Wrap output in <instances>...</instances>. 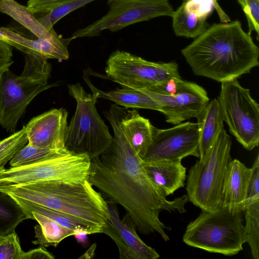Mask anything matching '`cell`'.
I'll list each match as a JSON object with an SVG mask.
<instances>
[{"label": "cell", "instance_id": "obj_1", "mask_svg": "<svg viewBox=\"0 0 259 259\" xmlns=\"http://www.w3.org/2000/svg\"><path fill=\"white\" fill-rule=\"evenodd\" d=\"M126 109L116 104L103 112L113 131L109 147L91 160L88 181L108 201L123 207L136 229L144 235L157 233L165 241L170 228L159 219L163 210L186 212L187 195L167 200L162 189L147 175L141 158L125 136L120 121Z\"/></svg>", "mask_w": 259, "mask_h": 259}, {"label": "cell", "instance_id": "obj_2", "mask_svg": "<svg viewBox=\"0 0 259 259\" xmlns=\"http://www.w3.org/2000/svg\"><path fill=\"white\" fill-rule=\"evenodd\" d=\"M181 53L194 74L220 82L259 65V49L238 20L213 24Z\"/></svg>", "mask_w": 259, "mask_h": 259}, {"label": "cell", "instance_id": "obj_3", "mask_svg": "<svg viewBox=\"0 0 259 259\" xmlns=\"http://www.w3.org/2000/svg\"><path fill=\"white\" fill-rule=\"evenodd\" d=\"M0 191L64 213L101 233L109 218L107 200L85 180L79 183L41 182L0 185Z\"/></svg>", "mask_w": 259, "mask_h": 259}, {"label": "cell", "instance_id": "obj_4", "mask_svg": "<svg viewBox=\"0 0 259 259\" xmlns=\"http://www.w3.org/2000/svg\"><path fill=\"white\" fill-rule=\"evenodd\" d=\"M24 62L20 75L10 69L0 73V125L12 134L33 99L55 85L48 83L51 65L48 60L25 55Z\"/></svg>", "mask_w": 259, "mask_h": 259}, {"label": "cell", "instance_id": "obj_5", "mask_svg": "<svg viewBox=\"0 0 259 259\" xmlns=\"http://www.w3.org/2000/svg\"><path fill=\"white\" fill-rule=\"evenodd\" d=\"M231 138L223 128L205 153L189 170L186 190L188 201L201 210L215 211L231 156Z\"/></svg>", "mask_w": 259, "mask_h": 259}, {"label": "cell", "instance_id": "obj_6", "mask_svg": "<svg viewBox=\"0 0 259 259\" xmlns=\"http://www.w3.org/2000/svg\"><path fill=\"white\" fill-rule=\"evenodd\" d=\"M242 211L220 207L215 211L202 210L187 226L183 237L188 246L206 251L232 256L243 249Z\"/></svg>", "mask_w": 259, "mask_h": 259}, {"label": "cell", "instance_id": "obj_7", "mask_svg": "<svg viewBox=\"0 0 259 259\" xmlns=\"http://www.w3.org/2000/svg\"><path fill=\"white\" fill-rule=\"evenodd\" d=\"M68 90L76 102V108L68 125L65 148L76 154L85 155L92 160L109 147L113 136L97 112V94L87 93L78 82L68 84Z\"/></svg>", "mask_w": 259, "mask_h": 259}, {"label": "cell", "instance_id": "obj_8", "mask_svg": "<svg viewBox=\"0 0 259 259\" xmlns=\"http://www.w3.org/2000/svg\"><path fill=\"white\" fill-rule=\"evenodd\" d=\"M91 159L66 148L33 164L5 168L0 172V185L41 182L79 183L88 180Z\"/></svg>", "mask_w": 259, "mask_h": 259}, {"label": "cell", "instance_id": "obj_9", "mask_svg": "<svg viewBox=\"0 0 259 259\" xmlns=\"http://www.w3.org/2000/svg\"><path fill=\"white\" fill-rule=\"evenodd\" d=\"M218 101L230 133L247 150L259 143V106L237 79L221 82Z\"/></svg>", "mask_w": 259, "mask_h": 259}, {"label": "cell", "instance_id": "obj_10", "mask_svg": "<svg viewBox=\"0 0 259 259\" xmlns=\"http://www.w3.org/2000/svg\"><path fill=\"white\" fill-rule=\"evenodd\" d=\"M107 77L123 88L137 90L180 78L175 62H154L127 52L116 50L109 57L105 67Z\"/></svg>", "mask_w": 259, "mask_h": 259}, {"label": "cell", "instance_id": "obj_11", "mask_svg": "<svg viewBox=\"0 0 259 259\" xmlns=\"http://www.w3.org/2000/svg\"><path fill=\"white\" fill-rule=\"evenodd\" d=\"M109 11L102 18L73 33L72 37H93L108 30L116 32L130 25L161 16L172 17L168 0H108Z\"/></svg>", "mask_w": 259, "mask_h": 259}, {"label": "cell", "instance_id": "obj_12", "mask_svg": "<svg viewBox=\"0 0 259 259\" xmlns=\"http://www.w3.org/2000/svg\"><path fill=\"white\" fill-rule=\"evenodd\" d=\"M139 91L156 102L166 121L174 125L196 118L209 103L207 93L203 88L181 77L177 79L176 90L171 94L164 92L158 85Z\"/></svg>", "mask_w": 259, "mask_h": 259}, {"label": "cell", "instance_id": "obj_13", "mask_svg": "<svg viewBox=\"0 0 259 259\" xmlns=\"http://www.w3.org/2000/svg\"><path fill=\"white\" fill-rule=\"evenodd\" d=\"M188 156L200 157L199 136L197 122L187 121L166 129L154 126L152 142L143 162L180 160Z\"/></svg>", "mask_w": 259, "mask_h": 259}, {"label": "cell", "instance_id": "obj_14", "mask_svg": "<svg viewBox=\"0 0 259 259\" xmlns=\"http://www.w3.org/2000/svg\"><path fill=\"white\" fill-rule=\"evenodd\" d=\"M110 217L101 228V233L109 236L116 244L120 259H156L159 253L144 243L126 213L121 220L116 204L107 200Z\"/></svg>", "mask_w": 259, "mask_h": 259}, {"label": "cell", "instance_id": "obj_15", "mask_svg": "<svg viewBox=\"0 0 259 259\" xmlns=\"http://www.w3.org/2000/svg\"><path fill=\"white\" fill-rule=\"evenodd\" d=\"M68 112L63 108L53 109L32 118L23 126L27 144L50 150L65 148Z\"/></svg>", "mask_w": 259, "mask_h": 259}, {"label": "cell", "instance_id": "obj_16", "mask_svg": "<svg viewBox=\"0 0 259 259\" xmlns=\"http://www.w3.org/2000/svg\"><path fill=\"white\" fill-rule=\"evenodd\" d=\"M74 39L72 36L60 41L39 38L36 36L30 38L9 26L0 27L1 40L25 55L37 56L47 60H67L69 56L67 46Z\"/></svg>", "mask_w": 259, "mask_h": 259}, {"label": "cell", "instance_id": "obj_17", "mask_svg": "<svg viewBox=\"0 0 259 259\" xmlns=\"http://www.w3.org/2000/svg\"><path fill=\"white\" fill-rule=\"evenodd\" d=\"M251 168L238 159L232 160L225 178L221 206L235 211H244Z\"/></svg>", "mask_w": 259, "mask_h": 259}, {"label": "cell", "instance_id": "obj_18", "mask_svg": "<svg viewBox=\"0 0 259 259\" xmlns=\"http://www.w3.org/2000/svg\"><path fill=\"white\" fill-rule=\"evenodd\" d=\"M143 164L149 178L166 196L184 187L186 168L181 161L162 160L143 162Z\"/></svg>", "mask_w": 259, "mask_h": 259}, {"label": "cell", "instance_id": "obj_19", "mask_svg": "<svg viewBox=\"0 0 259 259\" xmlns=\"http://www.w3.org/2000/svg\"><path fill=\"white\" fill-rule=\"evenodd\" d=\"M120 126L132 148L142 159L152 143L154 126L135 109L126 111L120 121Z\"/></svg>", "mask_w": 259, "mask_h": 259}, {"label": "cell", "instance_id": "obj_20", "mask_svg": "<svg viewBox=\"0 0 259 259\" xmlns=\"http://www.w3.org/2000/svg\"><path fill=\"white\" fill-rule=\"evenodd\" d=\"M83 78L93 93L97 94L98 98L111 101L117 105L125 108L148 109L161 112L160 106L152 98L143 92L130 88H122L105 92L96 88L84 73Z\"/></svg>", "mask_w": 259, "mask_h": 259}, {"label": "cell", "instance_id": "obj_21", "mask_svg": "<svg viewBox=\"0 0 259 259\" xmlns=\"http://www.w3.org/2000/svg\"><path fill=\"white\" fill-rule=\"evenodd\" d=\"M196 118L199 130L200 157L224 128V121L218 99L209 102Z\"/></svg>", "mask_w": 259, "mask_h": 259}, {"label": "cell", "instance_id": "obj_22", "mask_svg": "<svg viewBox=\"0 0 259 259\" xmlns=\"http://www.w3.org/2000/svg\"><path fill=\"white\" fill-rule=\"evenodd\" d=\"M0 13L10 16L39 38L55 41H60L64 38L58 35L54 29L47 30L26 7L15 0H0Z\"/></svg>", "mask_w": 259, "mask_h": 259}, {"label": "cell", "instance_id": "obj_23", "mask_svg": "<svg viewBox=\"0 0 259 259\" xmlns=\"http://www.w3.org/2000/svg\"><path fill=\"white\" fill-rule=\"evenodd\" d=\"M24 213L27 219L35 220L38 223V225L34 227L36 240L32 241L34 244L56 247L63 239L74 233L73 230L38 212L28 211Z\"/></svg>", "mask_w": 259, "mask_h": 259}, {"label": "cell", "instance_id": "obj_24", "mask_svg": "<svg viewBox=\"0 0 259 259\" xmlns=\"http://www.w3.org/2000/svg\"><path fill=\"white\" fill-rule=\"evenodd\" d=\"M171 17L173 30L178 36L195 38L208 28V18L186 8L183 3Z\"/></svg>", "mask_w": 259, "mask_h": 259}, {"label": "cell", "instance_id": "obj_25", "mask_svg": "<svg viewBox=\"0 0 259 259\" xmlns=\"http://www.w3.org/2000/svg\"><path fill=\"white\" fill-rule=\"evenodd\" d=\"M27 219L18 203L0 191V238L14 232L18 225Z\"/></svg>", "mask_w": 259, "mask_h": 259}, {"label": "cell", "instance_id": "obj_26", "mask_svg": "<svg viewBox=\"0 0 259 259\" xmlns=\"http://www.w3.org/2000/svg\"><path fill=\"white\" fill-rule=\"evenodd\" d=\"M13 198L18 203L24 212L28 211L38 212L54 219L62 225L73 230L74 232L78 230L82 229L87 231L90 235L97 233V231L92 228L64 213L23 199Z\"/></svg>", "mask_w": 259, "mask_h": 259}, {"label": "cell", "instance_id": "obj_27", "mask_svg": "<svg viewBox=\"0 0 259 259\" xmlns=\"http://www.w3.org/2000/svg\"><path fill=\"white\" fill-rule=\"evenodd\" d=\"M244 242L250 247L252 256L259 258V199L247 205L244 210Z\"/></svg>", "mask_w": 259, "mask_h": 259}, {"label": "cell", "instance_id": "obj_28", "mask_svg": "<svg viewBox=\"0 0 259 259\" xmlns=\"http://www.w3.org/2000/svg\"><path fill=\"white\" fill-rule=\"evenodd\" d=\"M28 143L24 127L0 141V172L14 156Z\"/></svg>", "mask_w": 259, "mask_h": 259}, {"label": "cell", "instance_id": "obj_29", "mask_svg": "<svg viewBox=\"0 0 259 259\" xmlns=\"http://www.w3.org/2000/svg\"><path fill=\"white\" fill-rule=\"evenodd\" d=\"M96 0H69L51 9L37 18L38 22L47 30L54 29L53 26L70 12Z\"/></svg>", "mask_w": 259, "mask_h": 259}, {"label": "cell", "instance_id": "obj_30", "mask_svg": "<svg viewBox=\"0 0 259 259\" xmlns=\"http://www.w3.org/2000/svg\"><path fill=\"white\" fill-rule=\"evenodd\" d=\"M60 150L61 149L38 148L27 144L14 156L9 164L11 167L29 165L39 162Z\"/></svg>", "mask_w": 259, "mask_h": 259}, {"label": "cell", "instance_id": "obj_31", "mask_svg": "<svg viewBox=\"0 0 259 259\" xmlns=\"http://www.w3.org/2000/svg\"><path fill=\"white\" fill-rule=\"evenodd\" d=\"M24 254L16 232L0 238V259H23Z\"/></svg>", "mask_w": 259, "mask_h": 259}, {"label": "cell", "instance_id": "obj_32", "mask_svg": "<svg viewBox=\"0 0 259 259\" xmlns=\"http://www.w3.org/2000/svg\"><path fill=\"white\" fill-rule=\"evenodd\" d=\"M246 16L248 26V33L251 34L255 31L257 40L259 37V0H237Z\"/></svg>", "mask_w": 259, "mask_h": 259}, {"label": "cell", "instance_id": "obj_33", "mask_svg": "<svg viewBox=\"0 0 259 259\" xmlns=\"http://www.w3.org/2000/svg\"><path fill=\"white\" fill-rule=\"evenodd\" d=\"M251 168L247 196L245 200V208L252 202L259 199V155L254 160Z\"/></svg>", "mask_w": 259, "mask_h": 259}, {"label": "cell", "instance_id": "obj_34", "mask_svg": "<svg viewBox=\"0 0 259 259\" xmlns=\"http://www.w3.org/2000/svg\"><path fill=\"white\" fill-rule=\"evenodd\" d=\"M69 0H28L26 7L33 14H45Z\"/></svg>", "mask_w": 259, "mask_h": 259}, {"label": "cell", "instance_id": "obj_35", "mask_svg": "<svg viewBox=\"0 0 259 259\" xmlns=\"http://www.w3.org/2000/svg\"><path fill=\"white\" fill-rule=\"evenodd\" d=\"M13 56L11 46L0 39V73L9 69L13 64Z\"/></svg>", "mask_w": 259, "mask_h": 259}, {"label": "cell", "instance_id": "obj_36", "mask_svg": "<svg viewBox=\"0 0 259 259\" xmlns=\"http://www.w3.org/2000/svg\"><path fill=\"white\" fill-rule=\"evenodd\" d=\"M55 256L42 245L38 248L24 252L23 259H54Z\"/></svg>", "mask_w": 259, "mask_h": 259}, {"label": "cell", "instance_id": "obj_37", "mask_svg": "<svg viewBox=\"0 0 259 259\" xmlns=\"http://www.w3.org/2000/svg\"><path fill=\"white\" fill-rule=\"evenodd\" d=\"M220 1V0H210L214 9H215L219 16L221 22L222 23L229 22L231 21L230 18L220 7L219 4V1Z\"/></svg>", "mask_w": 259, "mask_h": 259}, {"label": "cell", "instance_id": "obj_38", "mask_svg": "<svg viewBox=\"0 0 259 259\" xmlns=\"http://www.w3.org/2000/svg\"><path fill=\"white\" fill-rule=\"evenodd\" d=\"M89 233L84 230L80 229L76 231L73 235L78 242L81 245L84 246L88 243Z\"/></svg>", "mask_w": 259, "mask_h": 259}, {"label": "cell", "instance_id": "obj_39", "mask_svg": "<svg viewBox=\"0 0 259 259\" xmlns=\"http://www.w3.org/2000/svg\"><path fill=\"white\" fill-rule=\"evenodd\" d=\"M96 247V244H94L92 246V247H90L87 251V252H89V253H85L83 255L80 256L79 258H92V256L94 255V254H95V250Z\"/></svg>", "mask_w": 259, "mask_h": 259}]
</instances>
